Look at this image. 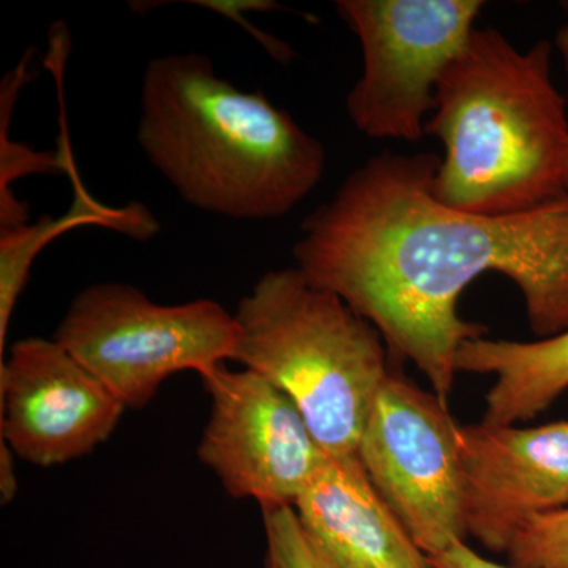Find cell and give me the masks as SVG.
<instances>
[{
    "mask_svg": "<svg viewBox=\"0 0 568 568\" xmlns=\"http://www.w3.org/2000/svg\"><path fill=\"white\" fill-rule=\"evenodd\" d=\"M435 153L386 152L306 216L295 267L375 325L450 406L459 349L485 336L458 315L478 276L506 275L538 339L568 331V192L532 211L480 215L439 203Z\"/></svg>",
    "mask_w": 568,
    "mask_h": 568,
    "instance_id": "cell-1",
    "label": "cell"
},
{
    "mask_svg": "<svg viewBox=\"0 0 568 568\" xmlns=\"http://www.w3.org/2000/svg\"><path fill=\"white\" fill-rule=\"evenodd\" d=\"M138 144L186 204L241 222L290 215L327 164L323 142L290 112L223 80L200 52L148 63Z\"/></svg>",
    "mask_w": 568,
    "mask_h": 568,
    "instance_id": "cell-2",
    "label": "cell"
},
{
    "mask_svg": "<svg viewBox=\"0 0 568 568\" xmlns=\"http://www.w3.org/2000/svg\"><path fill=\"white\" fill-rule=\"evenodd\" d=\"M552 44L518 50L476 28L437 82L426 134L444 144L433 193L480 215H514L566 193L568 108Z\"/></svg>",
    "mask_w": 568,
    "mask_h": 568,
    "instance_id": "cell-3",
    "label": "cell"
},
{
    "mask_svg": "<svg viewBox=\"0 0 568 568\" xmlns=\"http://www.w3.org/2000/svg\"><path fill=\"white\" fill-rule=\"evenodd\" d=\"M234 316V361L293 399L325 454H355L392 375L375 325L297 267L261 276Z\"/></svg>",
    "mask_w": 568,
    "mask_h": 568,
    "instance_id": "cell-4",
    "label": "cell"
},
{
    "mask_svg": "<svg viewBox=\"0 0 568 568\" xmlns=\"http://www.w3.org/2000/svg\"><path fill=\"white\" fill-rule=\"evenodd\" d=\"M52 339L126 409H142L171 376L234 361L239 324L211 298L162 305L132 284L97 283L71 301Z\"/></svg>",
    "mask_w": 568,
    "mask_h": 568,
    "instance_id": "cell-5",
    "label": "cell"
},
{
    "mask_svg": "<svg viewBox=\"0 0 568 568\" xmlns=\"http://www.w3.org/2000/svg\"><path fill=\"white\" fill-rule=\"evenodd\" d=\"M481 0H338L357 37L362 77L346 97L355 129L372 140L417 142L435 108L437 82L465 48Z\"/></svg>",
    "mask_w": 568,
    "mask_h": 568,
    "instance_id": "cell-6",
    "label": "cell"
},
{
    "mask_svg": "<svg viewBox=\"0 0 568 568\" xmlns=\"http://www.w3.org/2000/svg\"><path fill=\"white\" fill-rule=\"evenodd\" d=\"M458 426L433 392L392 373L355 450L373 487L428 558L467 536Z\"/></svg>",
    "mask_w": 568,
    "mask_h": 568,
    "instance_id": "cell-7",
    "label": "cell"
},
{
    "mask_svg": "<svg viewBox=\"0 0 568 568\" xmlns=\"http://www.w3.org/2000/svg\"><path fill=\"white\" fill-rule=\"evenodd\" d=\"M211 414L197 457L227 495L261 510L293 507L327 457L297 405L250 369L213 366L200 375Z\"/></svg>",
    "mask_w": 568,
    "mask_h": 568,
    "instance_id": "cell-8",
    "label": "cell"
},
{
    "mask_svg": "<svg viewBox=\"0 0 568 568\" xmlns=\"http://www.w3.org/2000/svg\"><path fill=\"white\" fill-rule=\"evenodd\" d=\"M125 410L52 338L21 339L0 364V439L31 465L85 457L110 439Z\"/></svg>",
    "mask_w": 568,
    "mask_h": 568,
    "instance_id": "cell-9",
    "label": "cell"
},
{
    "mask_svg": "<svg viewBox=\"0 0 568 568\" xmlns=\"http://www.w3.org/2000/svg\"><path fill=\"white\" fill-rule=\"evenodd\" d=\"M467 536L508 552L538 515L568 507V420L458 426Z\"/></svg>",
    "mask_w": 568,
    "mask_h": 568,
    "instance_id": "cell-10",
    "label": "cell"
},
{
    "mask_svg": "<svg viewBox=\"0 0 568 568\" xmlns=\"http://www.w3.org/2000/svg\"><path fill=\"white\" fill-rule=\"evenodd\" d=\"M293 508L331 568H433L355 454H327Z\"/></svg>",
    "mask_w": 568,
    "mask_h": 568,
    "instance_id": "cell-11",
    "label": "cell"
},
{
    "mask_svg": "<svg viewBox=\"0 0 568 568\" xmlns=\"http://www.w3.org/2000/svg\"><path fill=\"white\" fill-rule=\"evenodd\" d=\"M457 372L495 377L481 422L532 420L568 390V331L536 342L478 336L459 349Z\"/></svg>",
    "mask_w": 568,
    "mask_h": 568,
    "instance_id": "cell-12",
    "label": "cell"
},
{
    "mask_svg": "<svg viewBox=\"0 0 568 568\" xmlns=\"http://www.w3.org/2000/svg\"><path fill=\"white\" fill-rule=\"evenodd\" d=\"M82 224H103L119 233L134 239L153 237L160 227L152 213L141 204H130L122 209L104 207L77 186V196L70 211L61 219L44 216L37 223L0 230V354L6 353L7 335L11 315L18 298L28 283L29 272L37 254L65 231Z\"/></svg>",
    "mask_w": 568,
    "mask_h": 568,
    "instance_id": "cell-13",
    "label": "cell"
},
{
    "mask_svg": "<svg viewBox=\"0 0 568 568\" xmlns=\"http://www.w3.org/2000/svg\"><path fill=\"white\" fill-rule=\"evenodd\" d=\"M507 556L511 567L568 568V507L529 519Z\"/></svg>",
    "mask_w": 568,
    "mask_h": 568,
    "instance_id": "cell-14",
    "label": "cell"
},
{
    "mask_svg": "<svg viewBox=\"0 0 568 568\" xmlns=\"http://www.w3.org/2000/svg\"><path fill=\"white\" fill-rule=\"evenodd\" d=\"M264 568H331L301 528L293 507L263 510Z\"/></svg>",
    "mask_w": 568,
    "mask_h": 568,
    "instance_id": "cell-15",
    "label": "cell"
},
{
    "mask_svg": "<svg viewBox=\"0 0 568 568\" xmlns=\"http://www.w3.org/2000/svg\"><path fill=\"white\" fill-rule=\"evenodd\" d=\"M429 562L433 568H517L499 566L493 560L481 558L473 548L467 547L466 541H458L444 551L429 556Z\"/></svg>",
    "mask_w": 568,
    "mask_h": 568,
    "instance_id": "cell-16",
    "label": "cell"
},
{
    "mask_svg": "<svg viewBox=\"0 0 568 568\" xmlns=\"http://www.w3.org/2000/svg\"><path fill=\"white\" fill-rule=\"evenodd\" d=\"M13 450L0 439V496L2 504L13 500L18 491L17 474H14Z\"/></svg>",
    "mask_w": 568,
    "mask_h": 568,
    "instance_id": "cell-17",
    "label": "cell"
},
{
    "mask_svg": "<svg viewBox=\"0 0 568 568\" xmlns=\"http://www.w3.org/2000/svg\"><path fill=\"white\" fill-rule=\"evenodd\" d=\"M552 47L558 51L560 61H562L564 69H566L568 77V22H566V24L559 29L558 33H556V40Z\"/></svg>",
    "mask_w": 568,
    "mask_h": 568,
    "instance_id": "cell-18",
    "label": "cell"
},
{
    "mask_svg": "<svg viewBox=\"0 0 568 568\" xmlns=\"http://www.w3.org/2000/svg\"><path fill=\"white\" fill-rule=\"evenodd\" d=\"M566 189L568 192V163H567V173H566Z\"/></svg>",
    "mask_w": 568,
    "mask_h": 568,
    "instance_id": "cell-19",
    "label": "cell"
}]
</instances>
